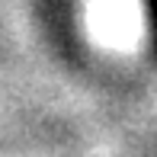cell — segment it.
Here are the masks:
<instances>
[{"mask_svg": "<svg viewBox=\"0 0 157 157\" xmlns=\"http://www.w3.org/2000/svg\"><path fill=\"white\" fill-rule=\"evenodd\" d=\"M93 13L103 16V29L116 32V35H125V32H135V0H93Z\"/></svg>", "mask_w": 157, "mask_h": 157, "instance_id": "1", "label": "cell"}]
</instances>
